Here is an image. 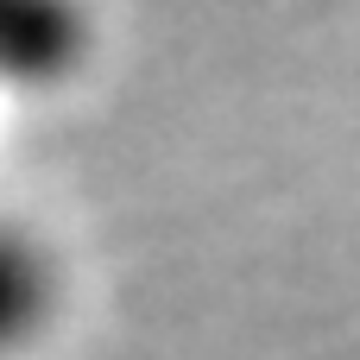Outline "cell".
Masks as SVG:
<instances>
[{
	"instance_id": "cell-2",
	"label": "cell",
	"mask_w": 360,
	"mask_h": 360,
	"mask_svg": "<svg viewBox=\"0 0 360 360\" xmlns=\"http://www.w3.org/2000/svg\"><path fill=\"white\" fill-rule=\"evenodd\" d=\"M76 13L63 6H0V82H51L76 63Z\"/></svg>"
},
{
	"instance_id": "cell-1",
	"label": "cell",
	"mask_w": 360,
	"mask_h": 360,
	"mask_svg": "<svg viewBox=\"0 0 360 360\" xmlns=\"http://www.w3.org/2000/svg\"><path fill=\"white\" fill-rule=\"evenodd\" d=\"M57 297H63V278L51 247L25 221L0 215V360L25 354L44 335V323L57 316Z\"/></svg>"
}]
</instances>
